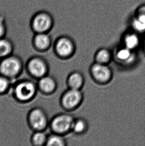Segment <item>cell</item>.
<instances>
[{"label":"cell","mask_w":145,"mask_h":146,"mask_svg":"<svg viewBox=\"0 0 145 146\" xmlns=\"http://www.w3.org/2000/svg\"><path fill=\"white\" fill-rule=\"evenodd\" d=\"M30 25L34 34L49 33L54 25V19L49 12L40 11L32 17Z\"/></svg>","instance_id":"6da1fadb"},{"label":"cell","mask_w":145,"mask_h":146,"mask_svg":"<svg viewBox=\"0 0 145 146\" xmlns=\"http://www.w3.org/2000/svg\"><path fill=\"white\" fill-rule=\"evenodd\" d=\"M89 71L92 79L99 84L109 83L113 77V71L108 64L94 62L90 65Z\"/></svg>","instance_id":"52a82bcc"},{"label":"cell","mask_w":145,"mask_h":146,"mask_svg":"<svg viewBox=\"0 0 145 146\" xmlns=\"http://www.w3.org/2000/svg\"><path fill=\"white\" fill-rule=\"evenodd\" d=\"M74 118L67 113L55 115L50 122V126L53 133L64 135L72 132Z\"/></svg>","instance_id":"277c9868"},{"label":"cell","mask_w":145,"mask_h":146,"mask_svg":"<svg viewBox=\"0 0 145 146\" xmlns=\"http://www.w3.org/2000/svg\"><path fill=\"white\" fill-rule=\"evenodd\" d=\"M1 59H1V58H0V63H1Z\"/></svg>","instance_id":"cb8c5ba5"},{"label":"cell","mask_w":145,"mask_h":146,"mask_svg":"<svg viewBox=\"0 0 145 146\" xmlns=\"http://www.w3.org/2000/svg\"><path fill=\"white\" fill-rule=\"evenodd\" d=\"M14 49L12 42L6 37L0 38V58L3 59L12 54Z\"/></svg>","instance_id":"e0dca14e"},{"label":"cell","mask_w":145,"mask_h":146,"mask_svg":"<svg viewBox=\"0 0 145 146\" xmlns=\"http://www.w3.org/2000/svg\"><path fill=\"white\" fill-rule=\"evenodd\" d=\"M84 77L82 73L78 71H73L68 76L67 83L69 88L82 90L84 84Z\"/></svg>","instance_id":"9a60e30c"},{"label":"cell","mask_w":145,"mask_h":146,"mask_svg":"<svg viewBox=\"0 0 145 146\" xmlns=\"http://www.w3.org/2000/svg\"><path fill=\"white\" fill-rule=\"evenodd\" d=\"M76 49V46L74 40L69 36H60L57 38L54 43L55 53L62 59H68L72 57Z\"/></svg>","instance_id":"5b68a950"},{"label":"cell","mask_w":145,"mask_h":146,"mask_svg":"<svg viewBox=\"0 0 145 146\" xmlns=\"http://www.w3.org/2000/svg\"><path fill=\"white\" fill-rule=\"evenodd\" d=\"M67 145V142L63 135L53 133L48 136L46 146H65Z\"/></svg>","instance_id":"d6986e66"},{"label":"cell","mask_w":145,"mask_h":146,"mask_svg":"<svg viewBox=\"0 0 145 146\" xmlns=\"http://www.w3.org/2000/svg\"><path fill=\"white\" fill-rule=\"evenodd\" d=\"M113 57V54L106 48H100L96 51L94 55V62L97 63L108 64Z\"/></svg>","instance_id":"2e32d148"},{"label":"cell","mask_w":145,"mask_h":146,"mask_svg":"<svg viewBox=\"0 0 145 146\" xmlns=\"http://www.w3.org/2000/svg\"><path fill=\"white\" fill-rule=\"evenodd\" d=\"M37 87L45 94H51L57 89V83L55 78L47 74L39 78Z\"/></svg>","instance_id":"5bb4252c"},{"label":"cell","mask_w":145,"mask_h":146,"mask_svg":"<svg viewBox=\"0 0 145 146\" xmlns=\"http://www.w3.org/2000/svg\"><path fill=\"white\" fill-rule=\"evenodd\" d=\"M22 63L18 56L11 54L1 59L0 74L10 79L17 77L22 72Z\"/></svg>","instance_id":"7a4b0ae2"},{"label":"cell","mask_w":145,"mask_h":146,"mask_svg":"<svg viewBox=\"0 0 145 146\" xmlns=\"http://www.w3.org/2000/svg\"><path fill=\"white\" fill-rule=\"evenodd\" d=\"M144 51L145 52V46H144Z\"/></svg>","instance_id":"603a6c76"},{"label":"cell","mask_w":145,"mask_h":146,"mask_svg":"<svg viewBox=\"0 0 145 146\" xmlns=\"http://www.w3.org/2000/svg\"><path fill=\"white\" fill-rule=\"evenodd\" d=\"M116 61L124 66H130L133 65L137 60V55L136 51L120 46L116 50L113 54Z\"/></svg>","instance_id":"30bf717a"},{"label":"cell","mask_w":145,"mask_h":146,"mask_svg":"<svg viewBox=\"0 0 145 146\" xmlns=\"http://www.w3.org/2000/svg\"><path fill=\"white\" fill-rule=\"evenodd\" d=\"M88 128V123L82 118L74 119L72 132L76 135L84 134Z\"/></svg>","instance_id":"ac0fdd59"},{"label":"cell","mask_w":145,"mask_h":146,"mask_svg":"<svg viewBox=\"0 0 145 146\" xmlns=\"http://www.w3.org/2000/svg\"><path fill=\"white\" fill-rule=\"evenodd\" d=\"M84 100V94L82 90L69 89L61 96V106L65 110L71 111L78 108L82 104Z\"/></svg>","instance_id":"8992f818"},{"label":"cell","mask_w":145,"mask_h":146,"mask_svg":"<svg viewBox=\"0 0 145 146\" xmlns=\"http://www.w3.org/2000/svg\"><path fill=\"white\" fill-rule=\"evenodd\" d=\"M37 87L32 81L24 80L18 82L14 86L13 94L18 101L27 102L34 98Z\"/></svg>","instance_id":"3957f363"},{"label":"cell","mask_w":145,"mask_h":146,"mask_svg":"<svg viewBox=\"0 0 145 146\" xmlns=\"http://www.w3.org/2000/svg\"><path fill=\"white\" fill-rule=\"evenodd\" d=\"M48 135L44 132V131H36L32 135L31 141L32 144L36 146L46 145Z\"/></svg>","instance_id":"ffe728a7"},{"label":"cell","mask_w":145,"mask_h":146,"mask_svg":"<svg viewBox=\"0 0 145 146\" xmlns=\"http://www.w3.org/2000/svg\"><path fill=\"white\" fill-rule=\"evenodd\" d=\"M32 43L37 50L45 51L51 46L52 38L49 33H37L34 34Z\"/></svg>","instance_id":"4fadbf2b"},{"label":"cell","mask_w":145,"mask_h":146,"mask_svg":"<svg viewBox=\"0 0 145 146\" xmlns=\"http://www.w3.org/2000/svg\"><path fill=\"white\" fill-rule=\"evenodd\" d=\"M132 29L142 34L145 33V4L136 8L131 20Z\"/></svg>","instance_id":"8fae6325"},{"label":"cell","mask_w":145,"mask_h":146,"mask_svg":"<svg viewBox=\"0 0 145 146\" xmlns=\"http://www.w3.org/2000/svg\"><path fill=\"white\" fill-rule=\"evenodd\" d=\"M140 34L132 30L126 32L122 36V41L124 46L136 51L141 44Z\"/></svg>","instance_id":"7c38bea8"},{"label":"cell","mask_w":145,"mask_h":146,"mask_svg":"<svg viewBox=\"0 0 145 146\" xmlns=\"http://www.w3.org/2000/svg\"><path fill=\"white\" fill-rule=\"evenodd\" d=\"M10 79L0 74V94H4L10 89Z\"/></svg>","instance_id":"44dd1931"},{"label":"cell","mask_w":145,"mask_h":146,"mask_svg":"<svg viewBox=\"0 0 145 146\" xmlns=\"http://www.w3.org/2000/svg\"><path fill=\"white\" fill-rule=\"evenodd\" d=\"M28 119L30 126L35 131L44 130L49 123L47 114L39 107H36L30 111Z\"/></svg>","instance_id":"ba28073f"},{"label":"cell","mask_w":145,"mask_h":146,"mask_svg":"<svg viewBox=\"0 0 145 146\" xmlns=\"http://www.w3.org/2000/svg\"><path fill=\"white\" fill-rule=\"evenodd\" d=\"M7 32V26L6 19L3 16L0 15V38L5 37Z\"/></svg>","instance_id":"7402d4cb"},{"label":"cell","mask_w":145,"mask_h":146,"mask_svg":"<svg viewBox=\"0 0 145 146\" xmlns=\"http://www.w3.org/2000/svg\"><path fill=\"white\" fill-rule=\"evenodd\" d=\"M26 66L30 75L38 79L47 75L49 70L47 62L40 56H34L30 58Z\"/></svg>","instance_id":"9c48e42d"}]
</instances>
